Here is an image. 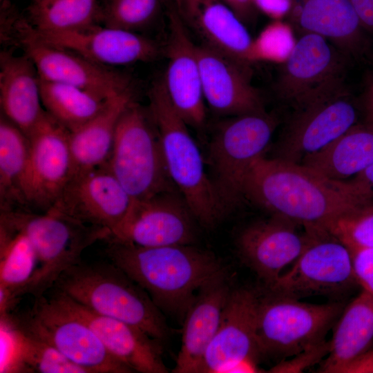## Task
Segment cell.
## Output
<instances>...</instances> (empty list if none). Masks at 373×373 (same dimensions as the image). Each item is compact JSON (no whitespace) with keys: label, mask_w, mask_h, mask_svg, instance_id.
Instances as JSON below:
<instances>
[{"label":"cell","mask_w":373,"mask_h":373,"mask_svg":"<svg viewBox=\"0 0 373 373\" xmlns=\"http://www.w3.org/2000/svg\"><path fill=\"white\" fill-rule=\"evenodd\" d=\"M243 195L307 231L327 230L342 214L372 202L352 180L329 179L300 164L264 155L251 167Z\"/></svg>","instance_id":"cell-1"},{"label":"cell","mask_w":373,"mask_h":373,"mask_svg":"<svg viewBox=\"0 0 373 373\" xmlns=\"http://www.w3.org/2000/svg\"><path fill=\"white\" fill-rule=\"evenodd\" d=\"M106 254L162 311L183 322L198 291L227 271L212 253L191 245L142 247L106 240Z\"/></svg>","instance_id":"cell-2"},{"label":"cell","mask_w":373,"mask_h":373,"mask_svg":"<svg viewBox=\"0 0 373 373\" xmlns=\"http://www.w3.org/2000/svg\"><path fill=\"white\" fill-rule=\"evenodd\" d=\"M51 289L99 314L137 327L160 343L169 336L162 312L144 289L111 262L81 260L65 270Z\"/></svg>","instance_id":"cell-3"},{"label":"cell","mask_w":373,"mask_h":373,"mask_svg":"<svg viewBox=\"0 0 373 373\" xmlns=\"http://www.w3.org/2000/svg\"><path fill=\"white\" fill-rule=\"evenodd\" d=\"M149 110L157 127L169 177L195 220L213 228L226 214L188 124L172 105L162 79L149 93Z\"/></svg>","instance_id":"cell-4"},{"label":"cell","mask_w":373,"mask_h":373,"mask_svg":"<svg viewBox=\"0 0 373 373\" xmlns=\"http://www.w3.org/2000/svg\"><path fill=\"white\" fill-rule=\"evenodd\" d=\"M0 224L25 235L39 260L38 269L19 298L46 294L65 270L82 260L87 247L106 240L111 234L107 229L82 223L52 207L42 213L23 208L1 211Z\"/></svg>","instance_id":"cell-5"},{"label":"cell","mask_w":373,"mask_h":373,"mask_svg":"<svg viewBox=\"0 0 373 373\" xmlns=\"http://www.w3.org/2000/svg\"><path fill=\"white\" fill-rule=\"evenodd\" d=\"M107 164L133 200L178 191L168 173L149 108L145 109L134 100L118 121Z\"/></svg>","instance_id":"cell-6"},{"label":"cell","mask_w":373,"mask_h":373,"mask_svg":"<svg viewBox=\"0 0 373 373\" xmlns=\"http://www.w3.org/2000/svg\"><path fill=\"white\" fill-rule=\"evenodd\" d=\"M345 305L314 304L266 289L258 294L257 338L261 356H296L325 341Z\"/></svg>","instance_id":"cell-7"},{"label":"cell","mask_w":373,"mask_h":373,"mask_svg":"<svg viewBox=\"0 0 373 373\" xmlns=\"http://www.w3.org/2000/svg\"><path fill=\"white\" fill-rule=\"evenodd\" d=\"M276 126V119L264 111L231 116L216 127L209 146L210 178L226 213L244 198L247 176Z\"/></svg>","instance_id":"cell-8"},{"label":"cell","mask_w":373,"mask_h":373,"mask_svg":"<svg viewBox=\"0 0 373 373\" xmlns=\"http://www.w3.org/2000/svg\"><path fill=\"white\" fill-rule=\"evenodd\" d=\"M8 314L21 332L56 348L88 373L133 372L108 352L86 323L50 296L34 298L26 314Z\"/></svg>","instance_id":"cell-9"},{"label":"cell","mask_w":373,"mask_h":373,"mask_svg":"<svg viewBox=\"0 0 373 373\" xmlns=\"http://www.w3.org/2000/svg\"><path fill=\"white\" fill-rule=\"evenodd\" d=\"M358 112L343 82L296 106L273 158L300 164L357 124Z\"/></svg>","instance_id":"cell-10"},{"label":"cell","mask_w":373,"mask_h":373,"mask_svg":"<svg viewBox=\"0 0 373 373\" xmlns=\"http://www.w3.org/2000/svg\"><path fill=\"white\" fill-rule=\"evenodd\" d=\"M298 258L267 289L300 299L339 296L358 285L349 248L327 230L309 231Z\"/></svg>","instance_id":"cell-11"},{"label":"cell","mask_w":373,"mask_h":373,"mask_svg":"<svg viewBox=\"0 0 373 373\" xmlns=\"http://www.w3.org/2000/svg\"><path fill=\"white\" fill-rule=\"evenodd\" d=\"M12 37L33 61L43 79L77 86L106 99L131 90V80L126 75L42 41L30 32L27 19L19 16L13 23Z\"/></svg>","instance_id":"cell-12"},{"label":"cell","mask_w":373,"mask_h":373,"mask_svg":"<svg viewBox=\"0 0 373 373\" xmlns=\"http://www.w3.org/2000/svg\"><path fill=\"white\" fill-rule=\"evenodd\" d=\"M28 137L30 153L22 184L23 196L26 206L45 212L74 175L70 131L46 111Z\"/></svg>","instance_id":"cell-13"},{"label":"cell","mask_w":373,"mask_h":373,"mask_svg":"<svg viewBox=\"0 0 373 373\" xmlns=\"http://www.w3.org/2000/svg\"><path fill=\"white\" fill-rule=\"evenodd\" d=\"M193 220L178 191L162 192L133 200L125 217L106 240L142 247L191 245L195 238Z\"/></svg>","instance_id":"cell-14"},{"label":"cell","mask_w":373,"mask_h":373,"mask_svg":"<svg viewBox=\"0 0 373 373\" xmlns=\"http://www.w3.org/2000/svg\"><path fill=\"white\" fill-rule=\"evenodd\" d=\"M348 56L325 37L303 33L282 62L278 96L296 106L343 82Z\"/></svg>","instance_id":"cell-15"},{"label":"cell","mask_w":373,"mask_h":373,"mask_svg":"<svg viewBox=\"0 0 373 373\" xmlns=\"http://www.w3.org/2000/svg\"><path fill=\"white\" fill-rule=\"evenodd\" d=\"M258 294L231 289L218 331L205 352L202 373L232 372L239 364L256 363L261 356L257 338Z\"/></svg>","instance_id":"cell-16"},{"label":"cell","mask_w":373,"mask_h":373,"mask_svg":"<svg viewBox=\"0 0 373 373\" xmlns=\"http://www.w3.org/2000/svg\"><path fill=\"white\" fill-rule=\"evenodd\" d=\"M132 200L106 164L75 175L51 207L111 233L125 217Z\"/></svg>","instance_id":"cell-17"},{"label":"cell","mask_w":373,"mask_h":373,"mask_svg":"<svg viewBox=\"0 0 373 373\" xmlns=\"http://www.w3.org/2000/svg\"><path fill=\"white\" fill-rule=\"evenodd\" d=\"M278 216L254 222L239 234L236 245L242 262L265 284L271 285L305 248L309 231Z\"/></svg>","instance_id":"cell-18"},{"label":"cell","mask_w":373,"mask_h":373,"mask_svg":"<svg viewBox=\"0 0 373 373\" xmlns=\"http://www.w3.org/2000/svg\"><path fill=\"white\" fill-rule=\"evenodd\" d=\"M167 65L162 79L169 99L189 126L201 128L206 121L197 45L175 10L169 15L165 50Z\"/></svg>","instance_id":"cell-19"},{"label":"cell","mask_w":373,"mask_h":373,"mask_svg":"<svg viewBox=\"0 0 373 373\" xmlns=\"http://www.w3.org/2000/svg\"><path fill=\"white\" fill-rule=\"evenodd\" d=\"M30 32L50 45L66 49L94 62L106 66H124L149 61L160 52L153 40L135 32L95 24L84 29L59 32Z\"/></svg>","instance_id":"cell-20"},{"label":"cell","mask_w":373,"mask_h":373,"mask_svg":"<svg viewBox=\"0 0 373 373\" xmlns=\"http://www.w3.org/2000/svg\"><path fill=\"white\" fill-rule=\"evenodd\" d=\"M50 296L86 323L108 352L133 372H169L162 358L161 343L140 328L99 314L55 289Z\"/></svg>","instance_id":"cell-21"},{"label":"cell","mask_w":373,"mask_h":373,"mask_svg":"<svg viewBox=\"0 0 373 373\" xmlns=\"http://www.w3.org/2000/svg\"><path fill=\"white\" fill-rule=\"evenodd\" d=\"M197 51L204 100L213 111L229 117L265 111L249 66L204 44Z\"/></svg>","instance_id":"cell-22"},{"label":"cell","mask_w":373,"mask_h":373,"mask_svg":"<svg viewBox=\"0 0 373 373\" xmlns=\"http://www.w3.org/2000/svg\"><path fill=\"white\" fill-rule=\"evenodd\" d=\"M175 10L202 44L249 66L254 39L238 16L221 0H174Z\"/></svg>","instance_id":"cell-23"},{"label":"cell","mask_w":373,"mask_h":373,"mask_svg":"<svg viewBox=\"0 0 373 373\" xmlns=\"http://www.w3.org/2000/svg\"><path fill=\"white\" fill-rule=\"evenodd\" d=\"M231 289L227 271L198 291L183 321L182 344L172 372L202 373L205 352Z\"/></svg>","instance_id":"cell-24"},{"label":"cell","mask_w":373,"mask_h":373,"mask_svg":"<svg viewBox=\"0 0 373 373\" xmlns=\"http://www.w3.org/2000/svg\"><path fill=\"white\" fill-rule=\"evenodd\" d=\"M289 15L303 33L325 37L348 57L366 48L365 30L351 0H291Z\"/></svg>","instance_id":"cell-25"},{"label":"cell","mask_w":373,"mask_h":373,"mask_svg":"<svg viewBox=\"0 0 373 373\" xmlns=\"http://www.w3.org/2000/svg\"><path fill=\"white\" fill-rule=\"evenodd\" d=\"M1 113L27 136L46 113L41 103L39 77L26 55L3 51L0 55Z\"/></svg>","instance_id":"cell-26"},{"label":"cell","mask_w":373,"mask_h":373,"mask_svg":"<svg viewBox=\"0 0 373 373\" xmlns=\"http://www.w3.org/2000/svg\"><path fill=\"white\" fill-rule=\"evenodd\" d=\"M322 372L342 373L373 344V297L365 289L347 305L334 324Z\"/></svg>","instance_id":"cell-27"},{"label":"cell","mask_w":373,"mask_h":373,"mask_svg":"<svg viewBox=\"0 0 373 373\" xmlns=\"http://www.w3.org/2000/svg\"><path fill=\"white\" fill-rule=\"evenodd\" d=\"M133 100L132 90L118 94L93 119L70 131L73 176L108 163L118 121Z\"/></svg>","instance_id":"cell-28"},{"label":"cell","mask_w":373,"mask_h":373,"mask_svg":"<svg viewBox=\"0 0 373 373\" xmlns=\"http://www.w3.org/2000/svg\"><path fill=\"white\" fill-rule=\"evenodd\" d=\"M373 163V125L356 124L319 151L300 163L316 173L343 181Z\"/></svg>","instance_id":"cell-29"},{"label":"cell","mask_w":373,"mask_h":373,"mask_svg":"<svg viewBox=\"0 0 373 373\" xmlns=\"http://www.w3.org/2000/svg\"><path fill=\"white\" fill-rule=\"evenodd\" d=\"M39 268L34 247L23 233L0 224V312L8 313Z\"/></svg>","instance_id":"cell-30"},{"label":"cell","mask_w":373,"mask_h":373,"mask_svg":"<svg viewBox=\"0 0 373 373\" xmlns=\"http://www.w3.org/2000/svg\"><path fill=\"white\" fill-rule=\"evenodd\" d=\"M30 153L28 137L1 113L0 208L6 211L26 209L22 184Z\"/></svg>","instance_id":"cell-31"},{"label":"cell","mask_w":373,"mask_h":373,"mask_svg":"<svg viewBox=\"0 0 373 373\" xmlns=\"http://www.w3.org/2000/svg\"><path fill=\"white\" fill-rule=\"evenodd\" d=\"M39 89L44 110L69 131L93 119L110 99L77 86L40 77Z\"/></svg>","instance_id":"cell-32"},{"label":"cell","mask_w":373,"mask_h":373,"mask_svg":"<svg viewBox=\"0 0 373 373\" xmlns=\"http://www.w3.org/2000/svg\"><path fill=\"white\" fill-rule=\"evenodd\" d=\"M98 14L97 0H32L28 21L36 31L59 32L89 27Z\"/></svg>","instance_id":"cell-33"},{"label":"cell","mask_w":373,"mask_h":373,"mask_svg":"<svg viewBox=\"0 0 373 373\" xmlns=\"http://www.w3.org/2000/svg\"><path fill=\"white\" fill-rule=\"evenodd\" d=\"M19 332L20 372L88 373L56 348Z\"/></svg>","instance_id":"cell-34"},{"label":"cell","mask_w":373,"mask_h":373,"mask_svg":"<svg viewBox=\"0 0 373 373\" xmlns=\"http://www.w3.org/2000/svg\"><path fill=\"white\" fill-rule=\"evenodd\" d=\"M160 0H108L99 13L104 26L135 32L152 21Z\"/></svg>","instance_id":"cell-35"},{"label":"cell","mask_w":373,"mask_h":373,"mask_svg":"<svg viewBox=\"0 0 373 373\" xmlns=\"http://www.w3.org/2000/svg\"><path fill=\"white\" fill-rule=\"evenodd\" d=\"M327 230L346 245L373 248V204H365L347 211Z\"/></svg>","instance_id":"cell-36"},{"label":"cell","mask_w":373,"mask_h":373,"mask_svg":"<svg viewBox=\"0 0 373 373\" xmlns=\"http://www.w3.org/2000/svg\"><path fill=\"white\" fill-rule=\"evenodd\" d=\"M294 44L289 27L280 20H275L254 39L253 61L267 60L283 62Z\"/></svg>","instance_id":"cell-37"},{"label":"cell","mask_w":373,"mask_h":373,"mask_svg":"<svg viewBox=\"0 0 373 373\" xmlns=\"http://www.w3.org/2000/svg\"><path fill=\"white\" fill-rule=\"evenodd\" d=\"M0 372H20V332L8 314L0 315Z\"/></svg>","instance_id":"cell-38"},{"label":"cell","mask_w":373,"mask_h":373,"mask_svg":"<svg viewBox=\"0 0 373 373\" xmlns=\"http://www.w3.org/2000/svg\"><path fill=\"white\" fill-rule=\"evenodd\" d=\"M351 253L357 283L373 297V248L346 245Z\"/></svg>","instance_id":"cell-39"},{"label":"cell","mask_w":373,"mask_h":373,"mask_svg":"<svg viewBox=\"0 0 373 373\" xmlns=\"http://www.w3.org/2000/svg\"><path fill=\"white\" fill-rule=\"evenodd\" d=\"M329 341L324 342L312 347L296 356L293 360H283L280 364L270 370V372H297L316 363L324 356L327 355Z\"/></svg>","instance_id":"cell-40"},{"label":"cell","mask_w":373,"mask_h":373,"mask_svg":"<svg viewBox=\"0 0 373 373\" xmlns=\"http://www.w3.org/2000/svg\"><path fill=\"white\" fill-rule=\"evenodd\" d=\"M253 2L257 10L274 20H280L288 15L291 6V0H253Z\"/></svg>","instance_id":"cell-41"},{"label":"cell","mask_w":373,"mask_h":373,"mask_svg":"<svg viewBox=\"0 0 373 373\" xmlns=\"http://www.w3.org/2000/svg\"><path fill=\"white\" fill-rule=\"evenodd\" d=\"M244 23L251 21L255 15L256 7L253 0H221Z\"/></svg>","instance_id":"cell-42"},{"label":"cell","mask_w":373,"mask_h":373,"mask_svg":"<svg viewBox=\"0 0 373 373\" xmlns=\"http://www.w3.org/2000/svg\"><path fill=\"white\" fill-rule=\"evenodd\" d=\"M363 28L373 33V0H351Z\"/></svg>","instance_id":"cell-43"},{"label":"cell","mask_w":373,"mask_h":373,"mask_svg":"<svg viewBox=\"0 0 373 373\" xmlns=\"http://www.w3.org/2000/svg\"><path fill=\"white\" fill-rule=\"evenodd\" d=\"M373 372V348L346 367L342 373Z\"/></svg>","instance_id":"cell-44"},{"label":"cell","mask_w":373,"mask_h":373,"mask_svg":"<svg viewBox=\"0 0 373 373\" xmlns=\"http://www.w3.org/2000/svg\"><path fill=\"white\" fill-rule=\"evenodd\" d=\"M352 180L367 196L373 199V163Z\"/></svg>","instance_id":"cell-45"},{"label":"cell","mask_w":373,"mask_h":373,"mask_svg":"<svg viewBox=\"0 0 373 373\" xmlns=\"http://www.w3.org/2000/svg\"><path fill=\"white\" fill-rule=\"evenodd\" d=\"M365 122L373 125V77L369 81L365 94Z\"/></svg>","instance_id":"cell-46"},{"label":"cell","mask_w":373,"mask_h":373,"mask_svg":"<svg viewBox=\"0 0 373 373\" xmlns=\"http://www.w3.org/2000/svg\"><path fill=\"white\" fill-rule=\"evenodd\" d=\"M1 1V6H5V5H8L10 3V0H0Z\"/></svg>","instance_id":"cell-47"}]
</instances>
